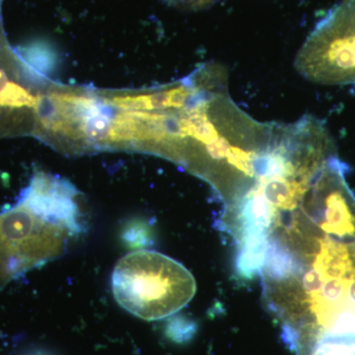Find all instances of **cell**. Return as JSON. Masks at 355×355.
Returning <instances> with one entry per match:
<instances>
[{
  "label": "cell",
  "instance_id": "6da1fadb",
  "mask_svg": "<svg viewBox=\"0 0 355 355\" xmlns=\"http://www.w3.org/2000/svg\"><path fill=\"white\" fill-rule=\"evenodd\" d=\"M331 158L309 186L266 210L263 302L296 355H355V193Z\"/></svg>",
  "mask_w": 355,
  "mask_h": 355
},
{
  "label": "cell",
  "instance_id": "7a4b0ae2",
  "mask_svg": "<svg viewBox=\"0 0 355 355\" xmlns=\"http://www.w3.org/2000/svg\"><path fill=\"white\" fill-rule=\"evenodd\" d=\"M196 77L188 103L170 111L163 151L187 162L210 184L225 214L256 181L275 123L257 121L237 106L229 94L223 65H205Z\"/></svg>",
  "mask_w": 355,
  "mask_h": 355
},
{
  "label": "cell",
  "instance_id": "3957f363",
  "mask_svg": "<svg viewBox=\"0 0 355 355\" xmlns=\"http://www.w3.org/2000/svg\"><path fill=\"white\" fill-rule=\"evenodd\" d=\"M112 287L121 307L146 321L176 314L197 292L193 275L182 263L154 251H137L121 259Z\"/></svg>",
  "mask_w": 355,
  "mask_h": 355
},
{
  "label": "cell",
  "instance_id": "277c9868",
  "mask_svg": "<svg viewBox=\"0 0 355 355\" xmlns=\"http://www.w3.org/2000/svg\"><path fill=\"white\" fill-rule=\"evenodd\" d=\"M299 73L321 85H355V0H342L310 33L295 60Z\"/></svg>",
  "mask_w": 355,
  "mask_h": 355
},
{
  "label": "cell",
  "instance_id": "5b68a950",
  "mask_svg": "<svg viewBox=\"0 0 355 355\" xmlns=\"http://www.w3.org/2000/svg\"><path fill=\"white\" fill-rule=\"evenodd\" d=\"M18 55L28 67L35 71L46 73L51 71L55 64V55H53V51L49 50L44 44H32L23 46L18 50Z\"/></svg>",
  "mask_w": 355,
  "mask_h": 355
},
{
  "label": "cell",
  "instance_id": "8992f818",
  "mask_svg": "<svg viewBox=\"0 0 355 355\" xmlns=\"http://www.w3.org/2000/svg\"><path fill=\"white\" fill-rule=\"evenodd\" d=\"M38 104L37 98L30 94L26 89L17 84L9 83L6 89L0 93V106L10 108L21 107H35Z\"/></svg>",
  "mask_w": 355,
  "mask_h": 355
},
{
  "label": "cell",
  "instance_id": "52a82bcc",
  "mask_svg": "<svg viewBox=\"0 0 355 355\" xmlns=\"http://www.w3.org/2000/svg\"><path fill=\"white\" fill-rule=\"evenodd\" d=\"M9 83L8 78H7L6 72L0 69V93L6 89L7 84Z\"/></svg>",
  "mask_w": 355,
  "mask_h": 355
}]
</instances>
